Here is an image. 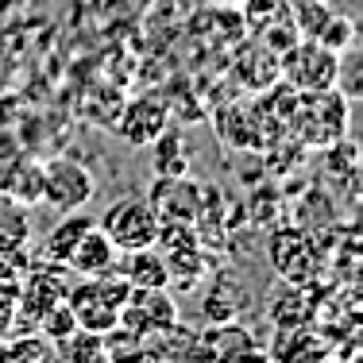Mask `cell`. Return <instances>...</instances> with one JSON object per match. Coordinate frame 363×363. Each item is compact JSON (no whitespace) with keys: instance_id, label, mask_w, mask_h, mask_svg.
<instances>
[{"instance_id":"cell-8","label":"cell","mask_w":363,"mask_h":363,"mask_svg":"<svg viewBox=\"0 0 363 363\" xmlns=\"http://www.w3.org/2000/svg\"><path fill=\"white\" fill-rule=\"evenodd\" d=\"M116 135L132 147H147L162 128H170V105L159 93H147V97H132L128 105H120L116 120H112Z\"/></svg>"},{"instance_id":"cell-1","label":"cell","mask_w":363,"mask_h":363,"mask_svg":"<svg viewBox=\"0 0 363 363\" xmlns=\"http://www.w3.org/2000/svg\"><path fill=\"white\" fill-rule=\"evenodd\" d=\"M352 132V101L340 89L298 93L286 116V135L301 151H325Z\"/></svg>"},{"instance_id":"cell-15","label":"cell","mask_w":363,"mask_h":363,"mask_svg":"<svg viewBox=\"0 0 363 363\" xmlns=\"http://www.w3.org/2000/svg\"><path fill=\"white\" fill-rule=\"evenodd\" d=\"M325 174H328V186L344 189V194H352L356 189V174H359V147L352 143V135H344V140H336L333 147H325Z\"/></svg>"},{"instance_id":"cell-12","label":"cell","mask_w":363,"mask_h":363,"mask_svg":"<svg viewBox=\"0 0 363 363\" xmlns=\"http://www.w3.org/2000/svg\"><path fill=\"white\" fill-rule=\"evenodd\" d=\"M120 279L128 282L132 290H167L170 286V274H167V259L155 247H140V252H120Z\"/></svg>"},{"instance_id":"cell-24","label":"cell","mask_w":363,"mask_h":363,"mask_svg":"<svg viewBox=\"0 0 363 363\" xmlns=\"http://www.w3.org/2000/svg\"><path fill=\"white\" fill-rule=\"evenodd\" d=\"M220 4H236V0H220Z\"/></svg>"},{"instance_id":"cell-16","label":"cell","mask_w":363,"mask_h":363,"mask_svg":"<svg viewBox=\"0 0 363 363\" xmlns=\"http://www.w3.org/2000/svg\"><path fill=\"white\" fill-rule=\"evenodd\" d=\"M201 340H205V348H209V356L217 359V363H232L236 356H244V352L259 348L255 336L247 333L244 325H236V321H224V325H217V328H209Z\"/></svg>"},{"instance_id":"cell-5","label":"cell","mask_w":363,"mask_h":363,"mask_svg":"<svg viewBox=\"0 0 363 363\" xmlns=\"http://www.w3.org/2000/svg\"><path fill=\"white\" fill-rule=\"evenodd\" d=\"M97 228L112 240L116 252H140V247H155L159 236V213L151 209L147 197H124L112 201L105 217L97 220Z\"/></svg>"},{"instance_id":"cell-7","label":"cell","mask_w":363,"mask_h":363,"mask_svg":"<svg viewBox=\"0 0 363 363\" xmlns=\"http://www.w3.org/2000/svg\"><path fill=\"white\" fill-rule=\"evenodd\" d=\"M170 325H178V301L167 290H128L116 328L143 336V333H167Z\"/></svg>"},{"instance_id":"cell-19","label":"cell","mask_w":363,"mask_h":363,"mask_svg":"<svg viewBox=\"0 0 363 363\" xmlns=\"http://www.w3.org/2000/svg\"><path fill=\"white\" fill-rule=\"evenodd\" d=\"M70 363H112L108 348H105V333H85V328H74L66 340H58Z\"/></svg>"},{"instance_id":"cell-2","label":"cell","mask_w":363,"mask_h":363,"mask_svg":"<svg viewBox=\"0 0 363 363\" xmlns=\"http://www.w3.org/2000/svg\"><path fill=\"white\" fill-rule=\"evenodd\" d=\"M267 259H271L274 274L290 286H309L313 290L325 274V244L317 232L301 228V224H282L267 236Z\"/></svg>"},{"instance_id":"cell-20","label":"cell","mask_w":363,"mask_h":363,"mask_svg":"<svg viewBox=\"0 0 363 363\" xmlns=\"http://www.w3.org/2000/svg\"><path fill=\"white\" fill-rule=\"evenodd\" d=\"M313 43H321V47H328L333 55H344V50H352V47L359 43V35H356V23H352L348 16L328 12L325 20H321V28L313 31Z\"/></svg>"},{"instance_id":"cell-13","label":"cell","mask_w":363,"mask_h":363,"mask_svg":"<svg viewBox=\"0 0 363 363\" xmlns=\"http://www.w3.org/2000/svg\"><path fill=\"white\" fill-rule=\"evenodd\" d=\"M147 151H151V170L155 174H162V178L189 174V140H186V132L162 128V132L147 143Z\"/></svg>"},{"instance_id":"cell-9","label":"cell","mask_w":363,"mask_h":363,"mask_svg":"<svg viewBox=\"0 0 363 363\" xmlns=\"http://www.w3.org/2000/svg\"><path fill=\"white\" fill-rule=\"evenodd\" d=\"M201 182H194L189 174H178V178H162L155 174V186L147 194L151 209L159 213V220H186L194 224L197 220V209H201Z\"/></svg>"},{"instance_id":"cell-23","label":"cell","mask_w":363,"mask_h":363,"mask_svg":"<svg viewBox=\"0 0 363 363\" xmlns=\"http://www.w3.org/2000/svg\"><path fill=\"white\" fill-rule=\"evenodd\" d=\"M39 325H43V333H47L50 340H66V336L77 328V321H74V313H70L66 301H58V306L47 309V313H39Z\"/></svg>"},{"instance_id":"cell-10","label":"cell","mask_w":363,"mask_h":363,"mask_svg":"<svg viewBox=\"0 0 363 363\" xmlns=\"http://www.w3.org/2000/svg\"><path fill=\"white\" fill-rule=\"evenodd\" d=\"M116 259H120V252L112 247V240L97 228V224H93V228H85L82 236H77V244L70 247V255H66L62 267L77 271L82 279H93V274L116 271Z\"/></svg>"},{"instance_id":"cell-17","label":"cell","mask_w":363,"mask_h":363,"mask_svg":"<svg viewBox=\"0 0 363 363\" xmlns=\"http://www.w3.org/2000/svg\"><path fill=\"white\" fill-rule=\"evenodd\" d=\"M162 259H167V274H170V282H178V290H194L209 274V259H205L201 244L162 252Z\"/></svg>"},{"instance_id":"cell-3","label":"cell","mask_w":363,"mask_h":363,"mask_svg":"<svg viewBox=\"0 0 363 363\" xmlns=\"http://www.w3.org/2000/svg\"><path fill=\"white\" fill-rule=\"evenodd\" d=\"M128 290L132 286H128L116 271L93 274L82 286L66 290V306H70L77 328H85V333H112L120 321V306H124Z\"/></svg>"},{"instance_id":"cell-11","label":"cell","mask_w":363,"mask_h":363,"mask_svg":"<svg viewBox=\"0 0 363 363\" xmlns=\"http://www.w3.org/2000/svg\"><path fill=\"white\" fill-rule=\"evenodd\" d=\"M267 317L274 321L279 333H290V328H309L317 317V298L309 286H290L282 282V294H274L267 301Z\"/></svg>"},{"instance_id":"cell-21","label":"cell","mask_w":363,"mask_h":363,"mask_svg":"<svg viewBox=\"0 0 363 363\" xmlns=\"http://www.w3.org/2000/svg\"><path fill=\"white\" fill-rule=\"evenodd\" d=\"M23 298H28V306H31V313H47L50 306H58V301H66V286L55 279V271L50 274H35V279L23 286Z\"/></svg>"},{"instance_id":"cell-6","label":"cell","mask_w":363,"mask_h":363,"mask_svg":"<svg viewBox=\"0 0 363 363\" xmlns=\"http://www.w3.org/2000/svg\"><path fill=\"white\" fill-rule=\"evenodd\" d=\"M93 189H97V182H93L85 162L70 159V155L43 162V201L50 209H58V213L85 209L93 201Z\"/></svg>"},{"instance_id":"cell-14","label":"cell","mask_w":363,"mask_h":363,"mask_svg":"<svg viewBox=\"0 0 363 363\" xmlns=\"http://www.w3.org/2000/svg\"><path fill=\"white\" fill-rule=\"evenodd\" d=\"M247 306V290L240 286L232 274H217L209 290H205V317L213 325H224V321H236Z\"/></svg>"},{"instance_id":"cell-18","label":"cell","mask_w":363,"mask_h":363,"mask_svg":"<svg viewBox=\"0 0 363 363\" xmlns=\"http://www.w3.org/2000/svg\"><path fill=\"white\" fill-rule=\"evenodd\" d=\"M93 224H97V220H93V217H85L82 209L66 213V217H62V220L55 224V228L47 232V255L55 259L58 267H62V263H66V255H70V247L77 244V236H82L85 228H93Z\"/></svg>"},{"instance_id":"cell-4","label":"cell","mask_w":363,"mask_h":363,"mask_svg":"<svg viewBox=\"0 0 363 363\" xmlns=\"http://www.w3.org/2000/svg\"><path fill=\"white\" fill-rule=\"evenodd\" d=\"M336 70H340V55L313 39H298L279 55V82H286L294 93L336 89Z\"/></svg>"},{"instance_id":"cell-22","label":"cell","mask_w":363,"mask_h":363,"mask_svg":"<svg viewBox=\"0 0 363 363\" xmlns=\"http://www.w3.org/2000/svg\"><path fill=\"white\" fill-rule=\"evenodd\" d=\"M23 174L28 178H16V182H8V194L16 197V201H23V205H31V201H43V167L39 162H23Z\"/></svg>"}]
</instances>
